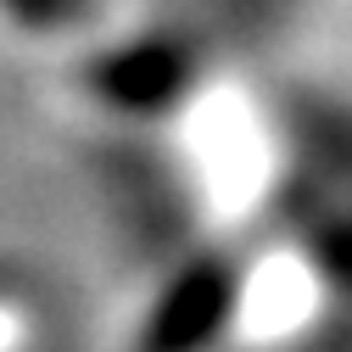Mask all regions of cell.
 <instances>
[{
    "label": "cell",
    "mask_w": 352,
    "mask_h": 352,
    "mask_svg": "<svg viewBox=\"0 0 352 352\" xmlns=\"http://www.w3.org/2000/svg\"><path fill=\"white\" fill-rule=\"evenodd\" d=\"M6 6L23 12L28 23H67V17L84 6V0H6Z\"/></svg>",
    "instance_id": "6da1fadb"
}]
</instances>
